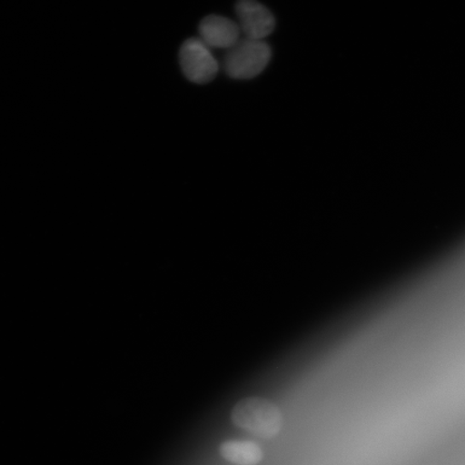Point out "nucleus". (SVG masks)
<instances>
[{
    "label": "nucleus",
    "mask_w": 465,
    "mask_h": 465,
    "mask_svg": "<svg viewBox=\"0 0 465 465\" xmlns=\"http://www.w3.org/2000/svg\"><path fill=\"white\" fill-rule=\"evenodd\" d=\"M232 421L236 427L263 440L276 438L282 428V414L279 407L262 398L240 401L232 411Z\"/></svg>",
    "instance_id": "nucleus-1"
},
{
    "label": "nucleus",
    "mask_w": 465,
    "mask_h": 465,
    "mask_svg": "<svg viewBox=\"0 0 465 465\" xmlns=\"http://www.w3.org/2000/svg\"><path fill=\"white\" fill-rule=\"evenodd\" d=\"M271 56L270 45L263 40L242 38L225 54L224 71L231 78L252 79L264 71Z\"/></svg>",
    "instance_id": "nucleus-2"
},
{
    "label": "nucleus",
    "mask_w": 465,
    "mask_h": 465,
    "mask_svg": "<svg viewBox=\"0 0 465 465\" xmlns=\"http://www.w3.org/2000/svg\"><path fill=\"white\" fill-rule=\"evenodd\" d=\"M179 58L185 77L197 84L211 83L219 71L216 58L201 39L191 38L184 42Z\"/></svg>",
    "instance_id": "nucleus-3"
},
{
    "label": "nucleus",
    "mask_w": 465,
    "mask_h": 465,
    "mask_svg": "<svg viewBox=\"0 0 465 465\" xmlns=\"http://www.w3.org/2000/svg\"><path fill=\"white\" fill-rule=\"evenodd\" d=\"M236 14L245 38L263 40L275 29L274 15L257 0H238Z\"/></svg>",
    "instance_id": "nucleus-4"
},
{
    "label": "nucleus",
    "mask_w": 465,
    "mask_h": 465,
    "mask_svg": "<svg viewBox=\"0 0 465 465\" xmlns=\"http://www.w3.org/2000/svg\"><path fill=\"white\" fill-rule=\"evenodd\" d=\"M200 35L203 43L217 49L229 50L241 40V28L228 17L209 15L201 22Z\"/></svg>",
    "instance_id": "nucleus-5"
},
{
    "label": "nucleus",
    "mask_w": 465,
    "mask_h": 465,
    "mask_svg": "<svg viewBox=\"0 0 465 465\" xmlns=\"http://www.w3.org/2000/svg\"><path fill=\"white\" fill-rule=\"evenodd\" d=\"M219 452L224 460L235 465H258L264 452L252 440H228L220 445Z\"/></svg>",
    "instance_id": "nucleus-6"
}]
</instances>
